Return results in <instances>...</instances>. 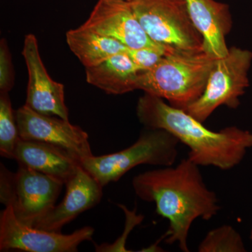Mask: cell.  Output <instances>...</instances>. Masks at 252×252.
Masks as SVG:
<instances>
[{"label":"cell","mask_w":252,"mask_h":252,"mask_svg":"<svg viewBox=\"0 0 252 252\" xmlns=\"http://www.w3.org/2000/svg\"><path fill=\"white\" fill-rule=\"evenodd\" d=\"M216 61L204 51H167L157 65L139 73L136 88L185 110L203 94Z\"/></svg>","instance_id":"cell-3"},{"label":"cell","mask_w":252,"mask_h":252,"mask_svg":"<svg viewBox=\"0 0 252 252\" xmlns=\"http://www.w3.org/2000/svg\"><path fill=\"white\" fill-rule=\"evenodd\" d=\"M21 139L16 116L11 107L8 93L0 95V154L6 158H14L15 147Z\"/></svg>","instance_id":"cell-17"},{"label":"cell","mask_w":252,"mask_h":252,"mask_svg":"<svg viewBox=\"0 0 252 252\" xmlns=\"http://www.w3.org/2000/svg\"><path fill=\"white\" fill-rule=\"evenodd\" d=\"M140 72L127 52L121 53L97 65L86 68V81L107 94H122L137 90Z\"/></svg>","instance_id":"cell-15"},{"label":"cell","mask_w":252,"mask_h":252,"mask_svg":"<svg viewBox=\"0 0 252 252\" xmlns=\"http://www.w3.org/2000/svg\"><path fill=\"white\" fill-rule=\"evenodd\" d=\"M199 167L187 158L176 166L149 170L132 181L136 195L155 203L158 215L168 220L166 243L178 244L184 252H189V231L194 220H210L220 210L217 194L205 185Z\"/></svg>","instance_id":"cell-1"},{"label":"cell","mask_w":252,"mask_h":252,"mask_svg":"<svg viewBox=\"0 0 252 252\" xmlns=\"http://www.w3.org/2000/svg\"><path fill=\"white\" fill-rule=\"evenodd\" d=\"M66 40L71 51L86 68L94 67L112 56L127 51L120 41L83 28L70 30Z\"/></svg>","instance_id":"cell-16"},{"label":"cell","mask_w":252,"mask_h":252,"mask_svg":"<svg viewBox=\"0 0 252 252\" xmlns=\"http://www.w3.org/2000/svg\"><path fill=\"white\" fill-rule=\"evenodd\" d=\"M251 240L252 242V230H251Z\"/></svg>","instance_id":"cell-22"},{"label":"cell","mask_w":252,"mask_h":252,"mask_svg":"<svg viewBox=\"0 0 252 252\" xmlns=\"http://www.w3.org/2000/svg\"><path fill=\"white\" fill-rule=\"evenodd\" d=\"M200 252H245V243L240 233L229 225L209 232L198 246Z\"/></svg>","instance_id":"cell-18"},{"label":"cell","mask_w":252,"mask_h":252,"mask_svg":"<svg viewBox=\"0 0 252 252\" xmlns=\"http://www.w3.org/2000/svg\"><path fill=\"white\" fill-rule=\"evenodd\" d=\"M94 234L91 226L64 235L24 224L15 216L11 206H6L0 215L1 252H75L80 244L92 240Z\"/></svg>","instance_id":"cell-8"},{"label":"cell","mask_w":252,"mask_h":252,"mask_svg":"<svg viewBox=\"0 0 252 252\" xmlns=\"http://www.w3.org/2000/svg\"><path fill=\"white\" fill-rule=\"evenodd\" d=\"M22 54L28 71L26 105L48 116L69 121L63 84L50 77L39 54L37 39L32 34L26 36Z\"/></svg>","instance_id":"cell-10"},{"label":"cell","mask_w":252,"mask_h":252,"mask_svg":"<svg viewBox=\"0 0 252 252\" xmlns=\"http://www.w3.org/2000/svg\"><path fill=\"white\" fill-rule=\"evenodd\" d=\"M20 137L39 141L67 151L81 162L94 156L89 135L69 121L44 115L23 105L15 112Z\"/></svg>","instance_id":"cell-9"},{"label":"cell","mask_w":252,"mask_h":252,"mask_svg":"<svg viewBox=\"0 0 252 252\" xmlns=\"http://www.w3.org/2000/svg\"><path fill=\"white\" fill-rule=\"evenodd\" d=\"M192 22L203 38L204 52L215 59L228 54L225 35L230 19L223 5L213 0H185Z\"/></svg>","instance_id":"cell-14"},{"label":"cell","mask_w":252,"mask_h":252,"mask_svg":"<svg viewBox=\"0 0 252 252\" xmlns=\"http://www.w3.org/2000/svg\"><path fill=\"white\" fill-rule=\"evenodd\" d=\"M131 7L149 37L167 51H203V38L185 0H131Z\"/></svg>","instance_id":"cell-5"},{"label":"cell","mask_w":252,"mask_h":252,"mask_svg":"<svg viewBox=\"0 0 252 252\" xmlns=\"http://www.w3.org/2000/svg\"><path fill=\"white\" fill-rule=\"evenodd\" d=\"M119 1H131V0H119Z\"/></svg>","instance_id":"cell-21"},{"label":"cell","mask_w":252,"mask_h":252,"mask_svg":"<svg viewBox=\"0 0 252 252\" xmlns=\"http://www.w3.org/2000/svg\"><path fill=\"white\" fill-rule=\"evenodd\" d=\"M65 185V196L63 201L36 220L33 227L61 233L64 225L97 205L103 194V187L81 165Z\"/></svg>","instance_id":"cell-12"},{"label":"cell","mask_w":252,"mask_h":252,"mask_svg":"<svg viewBox=\"0 0 252 252\" xmlns=\"http://www.w3.org/2000/svg\"><path fill=\"white\" fill-rule=\"evenodd\" d=\"M81 26L114 38L130 49L163 46L152 40L144 31L130 1L99 0Z\"/></svg>","instance_id":"cell-11"},{"label":"cell","mask_w":252,"mask_h":252,"mask_svg":"<svg viewBox=\"0 0 252 252\" xmlns=\"http://www.w3.org/2000/svg\"><path fill=\"white\" fill-rule=\"evenodd\" d=\"M14 84V75L7 43L1 39L0 44V91L8 93Z\"/></svg>","instance_id":"cell-20"},{"label":"cell","mask_w":252,"mask_h":252,"mask_svg":"<svg viewBox=\"0 0 252 252\" xmlns=\"http://www.w3.org/2000/svg\"><path fill=\"white\" fill-rule=\"evenodd\" d=\"M147 129L135 143L121 152L94 157L81 162V166L102 187L117 182L141 165L172 166L178 157L180 141L160 129Z\"/></svg>","instance_id":"cell-4"},{"label":"cell","mask_w":252,"mask_h":252,"mask_svg":"<svg viewBox=\"0 0 252 252\" xmlns=\"http://www.w3.org/2000/svg\"><path fill=\"white\" fill-rule=\"evenodd\" d=\"M137 116L147 129L170 132L189 147L188 158L198 166L228 170L240 163L252 148V132L236 126L220 131L207 129L184 109L145 94L139 99Z\"/></svg>","instance_id":"cell-2"},{"label":"cell","mask_w":252,"mask_h":252,"mask_svg":"<svg viewBox=\"0 0 252 252\" xmlns=\"http://www.w3.org/2000/svg\"><path fill=\"white\" fill-rule=\"evenodd\" d=\"M0 167V201L12 207L21 223L32 226L56 205L64 184L23 165L16 172Z\"/></svg>","instance_id":"cell-6"},{"label":"cell","mask_w":252,"mask_h":252,"mask_svg":"<svg viewBox=\"0 0 252 252\" xmlns=\"http://www.w3.org/2000/svg\"><path fill=\"white\" fill-rule=\"evenodd\" d=\"M167 50L165 46L143 47L140 49L127 48V55L140 72L149 70L157 65L165 57Z\"/></svg>","instance_id":"cell-19"},{"label":"cell","mask_w":252,"mask_h":252,"mask_svg":"<svg viewBox=\"0 0 252 252\" xmlns=\"http://www.w3.org/2000/svg\"><path fill=\"white\" fill-rule=\"evenodd\" d=\"M19 165L61 180L65 185L81 166L67 151L39 141L20 139L16 144L14 158Z\"/></svg>","instance_id":"cell-13"},{"label":"cell","mask_w":252,"mask_h":252,"mask_svg":"<svg viewBox=\"0 0 252 252\" xmlns=\"http://www.w3.org/2000/svg\"><path fill=\"white\" fill-rule=\"evenodd\" d=\"M252 62V51L230 48L226 56L217 60L203 94L186 112L203 123L220 106L236 109L240 97L250 86L248 72Z\"/></svg>","instance_id":"cell-7"}]
</instances>
